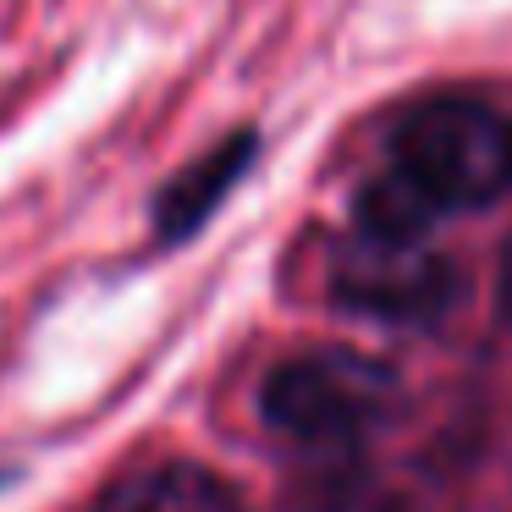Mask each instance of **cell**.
Segmentation results:
<instances>
[{"mask_svg":"<svg viewBox=\"0 0 512 512\" xmlns=\"http://www.w3.org/2000/svg\"><path fill=\"white\" fill-rule=\"evenodd\" d=\"M391 166H402L441 210H474L512 188V116L479 100H435L402 122Z\"/></svg>","mask_w":512,"mask_h":512,"instance_id":"7a4b0ae2","label":"cell"},{"mask_svg":"<svg viewBox=\"0 0 512 512\" xmlns=\"http://www.w3.org/2000/svg\"><path fill=\"white\" fill-rule=\"evenodd\" d=\"M254 160H259L254 127H237V133H226L215 149H204L199 160H188V166L155 193V237L160 243H188V237L232 199V188L254 171Z\"/></svg>","mask_w":512,"mask_h":512,"instance_id":"277c9868","label":"cell"},{"mask_svg":"<svg viewBox=\"0 0 512 512\" xmlns=\"http://www.w3.org/2000/svg\"><path fill=\"white\" fill-rule=\"evenodd\" d=\"M452 265L430 248V237L369 232L353 226L342 248L331 254V292L336 303L375 320H435L452 303Z\"/></svg>","mask_w":512,"mask_h":512,"instance_id":"3957f363","label":"cell"},{"mask_svg":"<svg viewBox=\"0 0 512 512\" xmlns=\"http://www.w3.org/2000/svg\"><path fill=\"white\" fill-rule=\"evenodd\" d=\"M391 397H397V380L386 364L347 353V347H314L270 369L259 413L292 446L331 452V446H353L391 408Z\"/></svg>","mask_w":512,"mask_h":512,"instance_id":"6da1fadb","label":"cell"},{"mask_svg":"<svg viewBox=\"0 0 512 512\" xmlns=\"http://www.w3.org/2000/svg\"><path fill=\"white\" fill-rule=\"evenodd\" d=\"M94 512H248V507L232 490V479L215 474L210 463L160 457V463H144L133 474H122L116 485H105Z\"/></svg>","mask_w":512,"mask_h":512,"instance_id":"5b68a950","label":"cell"},{"mask_svg":"<svg viewBox=\"0 0 512 512\" xmlns=\"http://www.w3.org/2000/svg\"><path fill=\"white\" fill-rule=\"evenodd\" d=\"M501 314H507V325H512V259H507V276H501Z\"/></svg>","mask_w":512,"mask_h":512,"instance_id":"52a82bcc","label":"cell"},{"mask_svg":"<svg viewBox=\"0 0 512 512\" xmlns=\"http://www.w3.org/2000/svg\"><path fill=\"white\" fill-rule=\"evenodd\" d=\"M320 512H408V501L386 485H347V490H336Z\"/></svg>","mask_w":512,"mask_h":512,"instance_id":"8992f818","label":"cell"},{"mask_svg":"<svg viewBox=\"0 0 512 512\" xmlns=\"http://www.w3.org/2000/svg\"><path fill=\"white\" fill-rule=\"evenodd\" d=\"M12 479H17V468H12V463H0V490L12 485Z\"/></svg>","mask_w":512,"mask_h":512,"instance_id":"ba28073f","label":"cell"}]
</instances>
